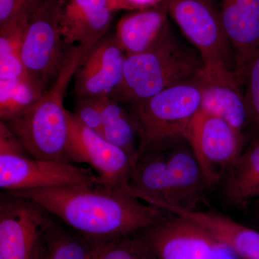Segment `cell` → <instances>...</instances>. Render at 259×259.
<instances>
[{"label": "cell", "mask_w": 259, "mask_h": 259, "mask_svg": "<svg viewBox=\"0 0 259 259\" xmlns=\"http://www.w3.org/2000/svg\"><path fill=\"white\" fill-rule=\"evenodd\" d=\"M46 91L25 79L10 86L0 88V118L8 122L28 111Z\"/></svg>", "instance_id": "22"}, {"label": "cell", "mask_w": 259, "mask_h": 259, "mask_svg": "<svg viewBox=\"0 0 259 259\" xmlns=\"http://www.w3.org/2000/svg\"><path fill=\"white\" fill-rule=\"evenodd\" d=\"M186 139L190 144L207 186L217 185L244 149L245 136L226 120L201 109Z\"/></svg>", "instance_id": "9"}, {"label": "cell", "mask_w": 259, "mask_h": 259, "mask_svg": "<svg viewBox=\"0 0 259 259\" xmlns=\"http://www.w3.org/2000/svg\"><path fill=\"white\" fill-rule=\"evenodd\" d=\"M32 15H22L0 25V88L30 79L22 62L21 49Z\"/></svg>", "instance_id": "20"}, {"label": "cell", "mask_w": 259, "mask_h": 259, "mask_svg": "<svg viewBox=\"0 0 259 259\" xmlns=\"http://www.w3.org/2000/svg\"><path fill=\"white\" fill-rule=\"evenodd\" d=\"M164 149L174 189V202L170 204L194 208V202L207 186L198 160L185 139Z\"/></svg>", "instance_id": "17"}, {"label": "cell", "mask_w": 259, "mask_h": 259, "mask_svg": "<svg viewBox=\"0 0 259 259\" xmlns=\"http://www.w3.org/2000/svg\"><path fill=\"white\" fill-rule=\"evenodd\" d=\"M257 200H258V205H257V212H258V215L259 218V198L257 199Z\"/></svg>", "instance_id": "29"}, {"label": "cell", "mask_w": 259, "mask_h": 259, "mask_svg": "<svg viewBox=\"0 0 259 259\" xmlns=\"http://www.w3.org/2000/svg\"><path fill=\"white\" fill-rule=\"evenodd\" d=\"M92 49L72 46L51 88L28 111L4 122L32 157L71 163L68 154L69 111L64 97L73 76Z\"/></svg>", "instance_id": "2"}, {"label": "cell", "mask_w": 259, "mask_h": 259, "mask_svg": "<svg viewBox=\"0 0 259 259\" xmlns=\"http://www.w3.org/2000/svg\"><path fill=\"white\" fill-rule=\"evenodd\" d=\"M203 69L197 51L182 44L171 30L153 49L127 56L122 82L112 98L134 105L194 79Z\"/></svg>", "instance_id": "3"}, {"label": "cell", "mask_w": 259, "mask_h": 259, "mask_svg": "<svg viewBox=\"0 0 259 259\" xmlns=\"http://www.w3.org/2000/svg\"><path fill=\"white\" fill-rule=\"evenodd\" d=\"M68 154L71 163H85L96 172L102 185L122 188L127 185L134 160L101 134L81 124L69 111Z\"/></svg>", "instance_id": "10"}, {"label": "cell", "mask_w": 259, "mask_h": 259, "mask_svg": "<svg viewBox=\"0 0 259 259\" xmlns=\"http://www.w3.org/2000/svg\"><path fill=\"white\" fill-rule=\"evenodd\" d=\"M112 14L107 0H61L60 28L65 44L93 49L106 33Z\"/></svg>", "instance_id": "15"}, {"label": "cell", "mask_w": 259, "mask_h": 259, "mask_svg": "<svg viewBox=\"0 0 259 259\" xmlns=\"http://www.w3.org/2000/svg\"><path fill=\"white\" fill-rule=\"evenodd\" d=\"M55 217L31 199L3 192L0 199V259H42Z\"/></svg>", "instance_id": "8"}, {"label": "cell", "mask_w": 259, "mask_h": 259, "mask_svg": "<svg viewBox=\"0 0 259 259\" xmlns=\"http://www.w3.org/2000/svg\"><path fill=\"white\" fill-rule=\"evenodd\" d=\"M166 4L168 16L199 53L204 69L235 74L234 52L215 0H166Z\"/></svg>", "instance_id": "6"}, {"label": "cell", "mask_w": 259, "mask_h": 259, "mask_svg": "<svg viewBox=\"0 0 259 259\" xmlns=\"http://www.w3.org/2000/svg\"><path fill=\"white\" fill-rule=\"evenodd\" d=\"M166 0L124 15L116 25L115 37L126 56L153 49L171 31Z\"/></svg>", "instance_id": "16"}, {"label": "cell", "mask_w": 259, "mask_h": 259, "mask_svg": "<svg viewBox=\"0 0 259 259\" xmlns=\"http://www.w3.org/2000/svg\"><path fill=\"white\" fill-rule=\"evenodd\" d=\"M225 178V193L230 203L243 206L259 198V139L243 149Z\"/></svg>", "instance_id": "18"}, {"label": "cell", "mask_w": 259, "mask_h": 259, "mask_svg": "<svg viewBox=\"0 0 259 259\" xmlns=\"http://www.w3.org/2000/svg\"><path fill=\"white\" fill-rule=\"evenodd\" d=\"M102 115V136L107 141L136 159L139 153V127L134 115L125 105L112 97L100 98Z\"/></svg>", "instance_id": "19"}, {"label": "cell", "mask_w": 259, "mask_h": 259, "mask_svg": "<svg viewBox=\"0 0 259 259\" xmlns=\"http://www.w3.org/2000/svg\"><path fill=\"white\" fill-rule=\"evenodd\" d=\"M201 105L202 96L197 77L172 86L144 101L126 105L139 127L138 156L164 149L178 140L186 139Z\"/></svg>", "instance_id": "4"}, {"label": "cell", "mask_w": 259, "mask_h": 259, "mask_svg": "<svg viewBox=\"0 0 259 259\" xmlns=\"http://www.w3.org/2000/svg\"><path fill=\"white\" fill-rule=\"evenodd\" d=\"M69 185H102L91 168L36 159L0 121V188L3 192Z\"/></svg>", "instance_id": "5"}, {"label": "cell", "mask_w": 259, "mask_h": 259, "mask_svg": "<svg viewBox=\"0 0 259 259\" xmlns=\"http://www.w3.org/2000/svg\"><path fill=\"white\" fill-rule=\"evenodd\" d=\"M40 204L84 240L93 253L114 240L152 226L169 212L121 188L69 185L4 192Z\"/></svg>", "instance_id": "1"}, {"label": "cell", "mask_w": 259, "mask_h": 259, "mask_svg": "<svg viewBox=\"0 0 259 259\" xmlns=\"http://www.w3.org/2000/svg\"><path fill=\"white\" fill-rule=\"evenodd\" d=\"M44 0H0V25L24 15L33 14Z\"/></svg>", "instance_id": "26"}, {"label": "cell", "mask_w": 259, "mask_h": 259, "mask_svg": "<svg viewBox=\"0 0 259 259\" xmlns=\"http://www.w3.org/2000/svg\"><path fill=\"white\" fill-rule=\"evenodd\" d=\"M42 259H94V256L93 250L81 236L55 220L47 233Z\"/></svg>", "instance_id": "21"}, {"label": "cell", "mask_w": 259, "mask_h": 259, "mask_svg": "<svg viewBox=\"0 0 259 259\" xmlns=\"http://www.w3.org/2000/svg\"><path fill=\"white\" fill-rule=\"evenodd\" d=\"M197 80L202 96L201 109L226 120L245 136L248 113L243 85L234 73L203 69Z\"/></svg>", "instance_id": "14"}, {"label": "cell", "mask_w": 259, "mask_h": 259, "mask_svg": "<svg viewBox=\"0 0 259 259\" xmlns=\"http://www.w3.org/2000/svg\"><path fill=\"white\" fill-rule=\"evenodd\" d=\"M141 233L158 259H213L224 246L200 227L171 213Z\"/></svg>", "instance_id": "11"}, {"label": "cell", "mask_w": 259, "mask_h": 259, "mask_svg": "<svg viewBox=\"0 0 259 259\" xmlns=\"http://www.w3.org/2000/svg\"><path fill=\"white\" fill-rule=\"evenodd\" d=\"M61 0H44L30 18L22 44L25 72L44 91L60 72L67 54L61 32Z\"/></svg>", "instance_id": "7"}, {"label": "cell", "mask_w": 259, "mask_h": 259, "mask_svg": "<svg viewBox=\"0 0 259 259\" xmlns=\"http://www.w3.org/2000/svg\"><path fill=\"white\" fill-rule=\"evenodd\" d=\"M93 256L94 259H158L141 231L107 243Z\"/></svg>", "instance_id": "23"}, {"label": "cell", "mask_w": 259, "mask_h": 259, "mask_svg": "<svg viewBox=\"0 0 259 259\" xmlns=\"http://www.w3.org/2000/svg\"><path fill=\"white\" fill-rule=\"evenodd\" d=\"M244 86L248 129H251L259 136V50L250 61L245 76Z\"/></svg>", "instance_id": "24"}, {"label": "cell", "mask_w": 259, "mask_h": 259, "mask_svg": "<svg viewBox=\"0 0 259 259\" xmlns=\"http://www.w3.org/2000/svg\"><path fill=\"white\" fill-rule=\"evenodd\" d=\"M73 113L81 124L102 136V115L99 99L79 98Z\"/></svg>", "instance_id": "25"}, {"label": "cell", "mask_w": 259, "mask_h": 259, "mask_svg": "<svg viewBox=\"0 0 259 259\" xmlns=\"http://www.w3.org/2000/svg\"><path fill=\"white\" fill-rule=\"evenodd\" d=\"M126 58L115 35L97 42L75 74V93L80 98L113 97L122 82Z\"/></svg>", "instance_id": "12"}, {"label": "cell", "mask_w": 259, "mask_h": 259, "mask_svg": "<svg viewBox=\"0 0 259 259\" xmlns=\"http://www.w3.org/2000/svg\"><path fill=\"white\" fill-rule=\"evenodd\" d=\"M164 0H107L109 8L113 13L120 10L135 11L157 5Z\"/></svg>", "instance_id": "27"}, {"label": "cell", "mask_w": 259, "mask_h": 259, "mask_svg": "<svg viewBox=\"0 0 259 259\" xmlns=\"http://www.w3.org/2000/svg\"><path fill=\"white\" fill-rule=\"evenodd\" d=\"M236 60L235 74L244 85L248 66L259 50V0H215Z\"/></svg>", "instance_id": "13"}, {"label": "cell", "mask_w": 259, "mask_h": 259, "mask_svg": "<svg viewBox=\"0 0 259 259\" xmlns=\"http://www.w3.org/2000/svg\"><path fill=\"white\" fill-rule=\"evenodd\" d=\"M213 259H238V256L235 255L233 252L226 248L225 246L221 247L218 250L217 253L214 255Z\"/></svg>", "instance_id": "28"}]
</instances>
